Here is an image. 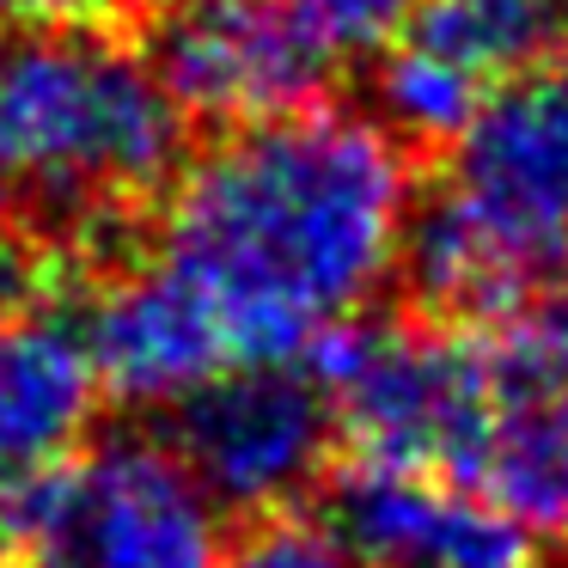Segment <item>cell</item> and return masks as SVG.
Returning <instances> with one entry per match:
<instances>
[{
  "instance_id": "6da1fadb",
  "label": "cell",
  "mask_w": 568,
  "mask_h": 568,
  "mask_svg": "<svg viewBox=\"0 0 568 568\" xmlns=\"http://www.w3.org/2000/svg\"><path fill=\"white\" fill-rule=\"evenodd\" d=\"M416 160L336 104L226 129L153 214V257L209 306L226 355L306 361L355 324L404 257Z\"/></svg>"
},
{
  "instance_id": "7a4b0ae2",
  "label": "cell",
  "mask_w": 568,
  "mask_h": 568,
  "mask_svg": "<svg viewBox=\"0 0 568 568\" xmlns=\"http://www.w3.org/2000/svg\"><path fill=\"white\" fill-rule=\"evenodd\" d=\"M190 165V116L148 50L99 26H0V202L68 270L129 257Z\"/></svg>"
},
{
  "instance_id": "3957f363",
  "label": "cell",
  "mask_w": 568,
  "mask_h": 568,
  "mask_svg": "<svg viewBox=\"0 0 568 568\" xmlns=\"http://www.w3.org/2000/svg\"><path fill=\"white\" fill-rule=\"evenodd\" d=\"M355 465L434 470L477 483L489 446V343L483 331L404 318H355L306 355Z\"/></svg>"
},
{
  "instance_id": "277c9868",
  "label": "cell",
  "mask_w": 568,
  "mask_h": 568,
  "mask_svg": "<svg viewBox=\"0 0 568 568\" xmlns=\"http://www.w3.org/2000/svg\"><path fill=\"white\" fill-rule=\"evenodd\" d=\"M26 568H214L221 507L160 434H111L0 495Z\"/></svg>"
},
{
  "instance_id": "5b68a950",
  "label": "cell",
  "mask_w": 568,
  "mask_h": 568,
  "mask_svg": "<svg viewBox=\"0 0 568 568\" xmlns=\"http://www.w3.org/2000/svg\"><path fill=\"white\" fill-rule=\"evenodd\" d=\"M440 196L489 239L526 300L568 270V55L519 74L470 116Z\"/></svg>"
},
{
  "instance_id": "8992f818",
  "label": "cell",
  "mask_w": 568,
  "mask_h": 568,
  "mask_svg": "<svg viewBox=\"0 0 568 568\" xmlns=\"http://www.w3.org/2000/svg\"><path fill=\"white\" fill-rule=\"evenodd\" d=\"M172 453L226 514H282L324 489L336 416L306 361H239L172 404Z\"/></svg>"
},
{
  "instance_id": "52a82bcc",
  "label": "cell",
  "mask_w": 568,
  "mask_h": 568,
  "mask_svg": "<svg viewBox=\"0 0 568 568\" xmlns=\"http://www.w3.org/2000/svg\"><path fill=\"white\" fill-rule=\"evenodd\" d=\"M562 38L568 0H416L379 68L385 129L409 153L458 141L501 87L556 62Z\"/></svg>"
},
{
  "instance_id": "ba28073f",
  "label": "cell",
  "mask_w": 568,
  "mask_h": 568,
  "mask_svg": "<svg viewBox=\"0 0 568 568\" xmlns=\"http://www.w3.org/2000/svg\"><path fill=\"white\" fill-rule=\"evenodd\" d=\"M148 62L178 111L209 129L300 116L336 74L287 0H172L148 31Z\"/></svg>"
},
{
  "instance_id": "9c48e42d",
  "label": "cell",
  "mask_w": 568,
  "mask_h": 568,
  "mask_svg": "<svg viewBox=\"0 0 568 568\" xmlns=\"http://www.w3.org/2000/svg\"><path fill=\"white\" fill-rule=\"evenodd\" d=\"M489 489L538 538L568 544V270L550 275L489 336Z\"/></svg>"
},
{
  "instance_id": "30bf717a",
  "label": "cell",
  "mask_w": 568,
  "mask_h": 568,
  "mask_svg": "<svg viewBox=\"0 0 568 568\" xmlns=\"http://www.w3.org/2000/svg\"><path fill=\"white\" fill-rule=\"evenodd\" d=\"M318 507L361 568H544L526 519L477 483L434 470L348 465L324 477Z\"/></svg>"
},
{
  "instance_id": "8fae6325",
  "label": "cell",
  "mask_w": 568,
  "mask_h": 568,
  "mask_svg": "<svg viewBox=\"0 0 568 568\" xmlns=\"http://www.w3.org/2000/svg\"><path fill=\"white\" fill-rule=\"evenodd\" d=\"M92 275L99 282L87 294L80 336H87V355L99 367L104 392L129 397V404L172 409L196 385H209L214 373L233 367L221 324L153 251L148 257L129 251V257L104 263Z\"/></svg>"
},
{
  "instance_id": "7c38bea8",
  "label": "cell",
  "mask_w": 568,
  "mask_h": 568,
  "mask_svg": "<svg viewBox=\"0 0 568 568\" xmlns=\"http://www.w3.org/2000/svg\"><path fill=\"white\" fill-rule=\"evenodd\" d=\"M87 336L50 312L0 318V495L80 453L99 409Z\"/></svg>"
},
{
  "instance_id": "4fadbf2b",
  "label": "cell",
  "mask_w": 568,
  "mask_h": 568,
  "mask_svg": "<svg viewBox=\"0 0 568 568\" xmlns=\"http://www.w3.org/2000/svg\"><path fill=\"white\" fill-rule=\"evenodd\" d=\"M287 13L343 68V62H367V55L392 50L397 31L416 13V0H287Z\"/></svg>"
},
{
  "instance_id": "5bb4252c",
  "label": "cell",
  "mask_w": 568,
  "mask_h": 568,
  "mask_svg": "<svg viewBox=\"0 0 568 568\" xmlns=\"http://www.w3.org/2000/svg\"><path fill=\"white\" fill-rule=\"evenodd\" d=\"M214 568H361V562L343 550V538L324 519H306L294 507H282V514L251 519L221 550Z\"/></svg>"
},
{
  "instance_id": "9a60e30c",
  "label": "cell",
  "mask_w": 568,
  "mask_h": 568,
  "mask_svg": "<svg viewBox=\"0 0 568 568\" xmlns=\"http://www.w3.org/2000/svg\"><path fill=\"white\" fill-rule=\"evenodd\" d=\"M62 275H74L62 263V251L38 233L19 209L0 202V318H19V312H38Z\"/></svg>"
},
{
  "instance_id": "2e32d148",
  "label": "cell",
  "mask_w": 568,
  "mask_h": 568,
  "mask_svg": "<svg viewBox=\"0 0 568 568\" xmlns=\"http://www.w3.org/2000/svg\"><path fill=\"white\" fill-rule=\"evenodd\" d=\"M116 0H0V26H99Z\"/></svg>"
},
{
  "instance_id": "e0dca14e",
  "label": "cell",
  "mask_w": 568,
  "mask_h": 568,
  "mask_svg": "<svg viewBox=\"0 0 568 568\" xmlns=\"http://www.w3.org/2000/svg\"><path fill=\"white\" fill-rule=\"evenodd\" d=\"M153 7H172V0H153Z\"/></svg>"
},
{
  "instance_id": "ac0fdd59",
  "label": "cell",
  "mask_w": 568,
  "mask_h": 568,
  "mask_svg": "<svg viewBox=\"0 0 568 568\" xmlns=\"http://www.w3.org/2000/svg\"><path fill=\"white\" fill-rule=\"evenodd\" d=\"M0 538H7V531H0Z\"/></svg>"
}]
</instances>
